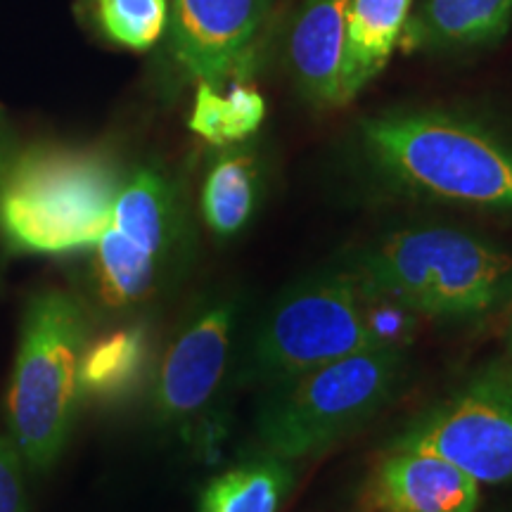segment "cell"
<instances>
[{"mask_svg": "<svg viewBox=\"0 0 512 512\" xmlns=\"http://www.w3.org/2000/svg\"><path fill=\"white\" fill-rule=\"evenodd\" d=\"M418 316L375 290L354 264L297 280L256 328L247 375L261 387L384 347H411Z\"/></svg>", "mask_w": 512, "mask_h": 512, "instance_id": "obj_1", "label": "cell"}, {"mask_svg": "<svg viewBox=\"0 0 512 512\" xmlns=\"http://www.w3.org/2000/svg\"><path fill=\"white\" fill-rule=\"evenodd\" d=\"M351 264L377 292L418 318H482L512 294V256L451 226L394 230Z\"/></svg>", "mask_w": 512, "mask_h": 512, "instance_id": "obj_2", "label": "cell"}, {"mask_svg": "<svg viewBox=\"0 0 512 512\" xmlns=\"http://www.w3.org/2000/svg\"><path fill=\"white\" fill-rule=\"evenodd\" d=\"M361 136L377 169L415 195L512 211V147L477 121L392 112L363 121Z\"/></svg>", "mask_w": 512, "mask_h": 512, "instance_id": "obj_3", "label": "cell"}, {"mask_svg": "<svg viewBox=\"0 0 512 512\" xmlns=\"http://www.w3.org/2000/svg\"><path fill=\"white\" fill-rule=\"evenodd\" d=\"M408 370V347H384L290 377L266 389L256 437L266 453L283 460L318 456L389 406Z\"/></svg>", "mask_w": 512, "mask_h": 512, "instance_id": "obj_4", "label": "cell"}, {"mask_svg": "<svg viewBox=\"0 0 512 512\" xmlns=\"http://www.w3.org/2000/svg\"><path fill=\"white\" fill-rule=\"evenodd\" d=\"M119 185L95 152L31 150L0 181V228L19 252L91 249L110 226Z\"/></svg>", "mask_w": 512, "mask_h": 512, "instance_id": "obj_5", "label": "cell"}, {"mask_svg": "<svg viewBox=\"0 0 512 512\" xmlns=\"http://www.w3.org/2000/svg\"><path fill=\"white\" fill-rule=\"evenodd\" d=\"M88 323L67 292H43L29 304L8 392L12 444L34 467H48L67 444L79 401Z\"/></svg>", "mask_w": 512, "mask_h": 512, "instance_id": "obj_6", "label": "cell"}, {"mask_svg": "<svg viewBox=\"0 0 512 512\" xmlns=\"http://www.w3.org/2000/svg\"><path fill=\"white\" fill-rule=\"evenodd\" d=\"M389 446L434 453L479 486L512 484V363L494 361L479 368Z\"/></svg>", "mask_w": 512, "mask_h": 512, "instance_id": "obj_7", "label": "cell"}, {"mask_svg": "<svg viewBox=\"0 0 512 512\" xmlns=\"http://www.w3.org/2000/svg\"><path fill=\"white\" fill-rule=\"evenodd\" d=\"M178 216L171 185L140 169L121 181L110 226L95 242V278L107 306L143 302L157 290L166 259L176 252Z\"/></svg>", "mask_w": 512, "mask_h": 512, "instance_id": "obj_8", "label": "cell"}, {"mask_svg": "<svg viewBox=\"0 0 512 512\" xmlns=\"http://www.w3.org/2000/svg\"><path fill=\"white\" fill-rule=\"evenodd\" d=\"M240 306L214 299L178 332L159 363L152 406L166 425H188L219 394L233 356Z\"/></svg>", "mask_w": 512, "mask_h": 512, "instance_id": "obj_9", "label": "cell"}, {"mask_svg": "<svg viewBox=\"0 0 512 512\" xmlns=\"http://www.w3.org/2000/svg\"><path fill=\"white\" fill-rule=\"evenodd\" d=\"M271 0H174L171 53L197 83L223 88L252 64Z\"/></svg>", "mask_w": 512, "mask_h": 512, "instance_id": "obj_10", "label": "cell"}, {"mask_svg": "<svg viewBox=\"0 0 512 512\" xmlns=\"http://www.w3.org/2000/svg\"><path fill=\"white\" fill-rule=\"evenodd\" d=\"M479 484L418 448L387 446L363 486L361 512H477Z\"/></svg>", "mask_w": 512, "mask_h": 512, "instance_id": "obj_11", "label": "cell"}, {"mask_svg": "<svg viewBox=\"0 0 512 512\" xmlns=\"http://www.w3.org/2000/svg\"><path fill=\"white\" fill-rule=\"evenodd\" d=\"M349 0H309L290 36V64L304 98L318 107L347 105L342 91Z\"/></svg>", "mask_w": 512, "mask_h": 512, "instance_id": "obj_12", "label": "cell"}, {"mask_svg": "<svg viewBox=\"0 0 512 512\" xmlns=\"http://www.w3.org/2000/svg\"><path fill=\"white\" fill-rule=\"evenodd\" d=\"M510 24L512 0H420L406 19L399 48H477L501 41Z\"/></svg>", "mask_w": 512, "mask_h": 512, "instance_id": "obj_13", "label": "cell"}, {"mask_svg": "<svg viewBox=\"0 0 512 512\" xmlns=\"http://www.w3.org/2000/svg\"><path fill=\"white\" fill-rule=\"evenodd\" d=\"M415 0H349L342 91L351 102L392 60Z\"/></svg>", "mask_w": 512, "mask_h": 512, "instance_id": "obj_14", "label": "cell"}, {"mask_svg": "<svg viewBox=\"0 0 512 512\" xmlns=\"http://www.w3.org/2000/svg\"><path fill=\"white\" fill-rule=\"evenodd\" d=\"M292 489L290 460L273 453L228 467L204 486L197 512H278Z\"/></svg>", "mask_w": 512, "mask_h": 512, "instance_id": "obj_15", "label": "cell"}, {"mask_svg": "<svg viewBox=\"0 0 512 512\" xmlns=\"http://www.w3.org/2000/svg\"><path fill=\"white\" fill-rule=\"evenodd\" d=\"M261 195V171L252 152H226L202 185V216L216 238H235L252 221Z\"/></svg>", "mask_w": 512, "mask_h": 512, "instance_id": "obj_16", "label": "cell"}, {"mask_svg": "<svg viewBox=\"0 0 512 512\" xmlns=\"http://www.w3.org/2000/svg\"><path fill=\"white\" fill-rule=\"evenodd\" d=\"M145 332L126 328L110 332L83 351L79 384L81 392L95 396H117L138 380L145 363Z\"/></svg>", "mask_w": 512, "mask_h": 512, "instance_id": "obj_17", "label": "cell"}, {"mask_svg": "<svg viewBox=\"0 0 512 512\" xmlns=\"http://www.w3.org/2000/svg\"><path fill=\"white\" fill-rule=\"evenodd\" d=\"M95 15L107 38L131 50H147L169 24L166 0H95Z\"/></svg>", "mask_w": 512, "mask_h": 512, "instance_id": "obj_18", "label": "cell"}, {"mask_svg": "<svg viewBox=\"0 0 512 512\" xmlns=\"http://www.w3.org/2000/svg\"><path fill=\"white\" fill-rule=\"evenodd\" d=\"M221 93H223V102H226L230 145L254 136L266 119L264 95L256 91L254 86H249V83L240 79L226 83V91Z\"/></svg>", "mask_w": 512, "mask_h": 512, "instance_id": "obj_19", "label": "cell"}, {"mask_svg": "<svg viewBox=\"0 0 512 512\" xmlns=\"http://www.w3.org/2000/svg\"><path fill=\"white\" fill-rule=\"evenodd\" d=\"M188 124L190 131L207 140V143L230 145L226 102H223L221 88L209 86V83H197L195 105H192Z\"/></svg>", "mask_w": 512, "mask_h": 512, "instance_id": "obj_20", "label": "cell"}, {"mask_svg": "<svg viewBox=\"0 0 512 512\" xmlns=\"http://www.w3.org/2000/svg\"><path fill=\"white\" fill-rule=\"evenodd\" d=\"M0 512H27L22 460L8 439H0Z\"/></svg>", "mask_w": 512, "mask_h": 512, "instance_id": "obj_21", "label": "cell"}, {"mask_svg": "<svg viewBox=\"0 0 512 512\" xmlns=\"http://www.w3.org/2000/svg\"><path fill=\"white\" fill-rule=\"evenodd\" d=\"M510 349H512V330H510Z\"/></svg>", "mask_w": 512, "mask_h": 512, "instance_id": "obj_22", "label": "cell"}]
</instances>
